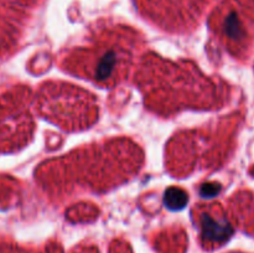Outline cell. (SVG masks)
<instances>
[{"label": "cell", "mask_w": 254, "mask_h": 253, "mask_svg": "<svg viewBox=\"0 0 254 253\" xmlns=\"http://www.w3.org/2000/svg\"><path fill=\"white\" fill-rule=\"evenodd\" d=\"M202 233L203 237L213 242H226L232 235V228L227 223H221L213 220L210 216L202 218Z\"/></svg>", "instance_id": "obj_1"}, {"label": "cell", "mask_w": 254, "mask_h": 253, "mask_svg": "<svg viewBox=\"0 0 254 253\" xmlns=\"http://www.w3.org/2000/svg\"><path fill=\"white\" fill-rule=\"evenodd\" d=\"M188 202V196L180 189L171 188L165 192V203L171 210L183 208Z\"/></svg>", "instance_id": "obj_2"}]
</instances>
